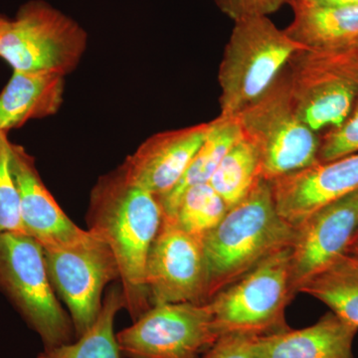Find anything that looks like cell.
Masks as SVG:
<instances>
[{"instance_id": "cell-26", "label": "cell", "mask_w": 358, "mask_h": 358, "mask_svg": "<svg viewBox=\"0 0 358 358\" xmlns=\"http://www.w3.org/2000/svg\"><path fill=\"white\" fill-rule=\"evenodd\" d=\"M258 338L243 333L224 334L202 358H259Z\"/></svg>"}, {"instance_id": "cell-19", "label": "cell", "mask_w": 358, "mask_h": 358, "mask_svg": "<svg viewBox=\"0 0 358 358\" xmlns=\"http://www.w3.org/2000/svg\"><path fill=\"white\" fill-rule=\"evenodd\" d=\"M243 136L237 117L219 115L210 122V129L185 176L166 196L159 199L164 215H171L179 197L193 185L208 183L224 155Z\"/></svg>"}, {"instance_id": "cell-14", "label": "cell", "mask_w": 358, "mask_h": 358, "mask_svg": "<svg viewBox=\"0 0 358 358\" xmlns=\"http://www.w3.org/2000/svg\"><path fill=\"white\" fill-rule=\"evenodd\" d=\"M210 129V122L150 136L122 164L134 183L157 199L166 196L185 176Z\"/></svg>"}, {"instance_id": "cell-15", "label": "cell", "mask_w": 358, "mask_h": 358, "mask_svg": "<svg viewBox=\"0 0 358 358\" xmlns=\"http://www.w3.org/2000/svg\"><path fill=\"white\" fill-rule=\"evenodd\" d=\"M10 169L20 195L25 234L42 246L72 243L87 234L88 230L73 222L49 192L34 157L17 143L10 145Z\"/></svg>"}, {"instance_id": "cell-23", "label": "cell", "mask_w": 358, "mask_h": 358, "mask_svg": "<svg viewBox=\"0 0 358 358\" xmlns=\"http://www.w3.org/2000/svg\"><path fill=\"white\" fill-rule=\"evenodd\" d=\"M227 211L222 197L208 182L187 188L179 197L173 213L164 216L173 218L179 227L193 236L203 239Z\"/></svg>"}, {"instance_id": "cell-16", "label": "cell", "mask_w": 358, "mask_h": 358, "mask_svg": "<svg viewBox=\"0 0 358 358\" xmlns=\"http://www.w3.org/2000/svg\"><path fill=\"white\" fill-rule=\"evenodd\" d=\"M358 327L333 312L301 329H286L257 339L259 358H355Z\"/></svg>"}, {"instance_id": "cell-7", "label": "cell", "mask_w": 358, "mask_h": 358, "mask_svg": "<svg viewBox=\"0 0 358 358\" xmlns=\"http://www.w3.org/2000/svg\"><path fill=\"white\" fill-rule=\"evenodd\" d=\"M88 33L45 0H29L0 38V58L13 71H43L67 76L81 62Z\"/></svg>"}, {"instance_id": "cell-22", "label": "cell", "mask_w": 358, "mask_h": 358, "mask_svg": "<svg viewBox=\"0 0 358 358\" xmlns=\"http://www.w3.org/2000/svg\"><path fill=\"white\" fill-rule=\"evenodd\" d=\"M261 178L258 150L243 136L224 155L209 183L229 210L249 194Z\"/></svg>"}, {"instance_id": "cell-13", "label": "cell", "mask_w": 358, "mask_h": 358, "mask_svg": "<svg viewBox=\"0 0 358 358\" xmlns=\"http://www.w3.org/2000/svg\"><path fill=\"white\" fill-rule=\"evenodd\" d=\"M270 182L278 212L296 227L317 209L358 189V152Z\"/></svg>"}, {"instance_id": "cell-6", "label": "cell", "mask_w": 358, "mask_h": 358, "mask_svg": "<svg viewBox=\"0 0 358 358\" xmlns=\"http://www.w3.org/2000/svg\"><path fill=\"white\" fill-rule=\"evenodd\" d=\"M237 119L245 138L258 150L261 176L266 180L273 181L317 164L320 136L296 114L286 70Z\"/></svg>"}, {"instance_id": "cell-5", "label": "cell", "mask_w": 358, "mask_h": 358, "mask_svg": "<svg viewBox=\"0 0 358 358\" xmlns=\"http://www.w3.org/2000/svg\"><path fill=\"white\" fill-rule=\"evenodd\" d=\"M296 292L292 284L291 247L268 256L210 301L219 334L265 336L289 329L286 308Z\"/></svg>"}, {"instance_id": "cell-2", "label": "cell", "mask_w": 358, "mask_h": 358, "mask_svg": "<svg viewBox=\"0 0 358 358\" xmlns=\"http://www.w3.org/2000/svg\"><path fill=\"white\" fill-rule=\"evenodd\" d=\"M294 233L277 210L270 181L261 178L202 239L208 268V301L268 256L292 247Z\"/></svg>"}, {"instance_id": "cell-18", "label": "cell", "mask_w": 358, "mask_h": 358, "mask_svg": "<svg viewBox=\"0 0 358 358\" xmlns=\"http://www.w3.org/2000/svg\"><path fill=\"white\" fill-rule=\"evenodd\" d=\"M289 4L294 20L285 31L296 43L307 50L327 53L358 50V6Z\"/></svg>"}, {"instance_id": "cell-3", "label": "cell", "mask_w": 358, "mask_h": 358, "mask_svg": "<svg viewBox=\"0 0 358 358\" xmlns=\"http://www.w3.org/2000/svg\"><path fill=\"white\" fill-rule=\"evenodd\" d=\"M303 50L307 49L268 16L235 21L219 67L220 115L237 117L272 87Z\"/></svg>"}, {"instance_id": "cell-1", "label": "cell", "mask_w": 358, "mask_h": 358, "mask_svg": "<svg viewBox=\"0 0 358 358\" xmlns=\"http://www.w3.org/2000/svg\"><path fill=\"white\" fill-rule=\"evenodd\" d=\"M162 218L157 197L131 181L121 166L100 176L92 188L88 230L112 250L119 266L124 310L134 320L152 307L145 268Z\"/></svg>"}, {"instance_id": "cell-11", "label": "cell", "mask_w": 358, "mask_h": 358, "mask_svg": "<svg viewBox=\"0 0 358 358\" xmlns=\"http://www.w3.org/2000/svg\"><path fill=\"white\" fill-rule=\"evenodd\" d=\"M145 284L150 306L208 303V268L202 239L164 215L148 253Z\"/></svg>"}, {"instance_id": "cell-27", "label": "cell", "mask_w": 358, "mask_h": 358, "mask_svg": "<svg viewBox=\"0 0 358 358\" xmlns=\"http://www.w3.org/2000/svg\"><path fill=\"white\" fill-rule=\"evenodd\" d=\"M219 8L233 20L268 16L286 3V0H215Z\"/></svg>"}, {"instance_id": "cell-17", "label": "cell", "mask_w": 358, "mask_h": 358, "mask_svg": "<svg viewBox=\"0 0 358 358\" xmlns=\"http://www.w3.org/2000/svg\"><path fill=\"white\" fill-rule=\"evenodd\" d=\"M65 76L43 71H13L0 92V131L57 114L64 103Z\"/></svg>"}, {"instance_id": "cell-31", "label": "cell", "mask_w": 358, "mask_h": 358, "mask_svg": "<svg viewBox=\"0 0 358 358\" xmlns=\"http://www.w3.org/2000/svg\"><path fill=\"white\" fill-rule=\"evenodd\" d=\"M355 58H357V65H358V50L357 52H355Z\"/></svg>"}, {"instance_id": "cell-20", "label": "cell", "mask_w": 358, "mask_h": 358, "mask_svg": "<svg viewBox=\"0 0 358 358\" xmlns=\"http://www.w3.org/2000/svg\"><path fill=\"white\" fill-rule=\"evenodd\" d=\"M299 293L324 303L331 312L358 327V258L343 254L303 282Z\"/></svg>"}, {"instance_id": "cell-25", "label": "cell", "mask_w": 358, "mask_h": 358, "mask_svg": "<svg viewBox=\"0 0 358 358\" xmlns=\"http://www.w3.org/2000/svg\"><path fill=\"white\" fill-rule=\"evenodd\" d=\"M357 152L358 101L343 124L320 136L317 164H326Z\"/></svg>"}, {"instance_id": "cell-24", "label": "cell", "mask_w": 358, "mask_h": 358, "mask_svg": "<svg viewBox=\"0 0 358 358\" xmlns=\"http://www.w3.org/2000/svg\"><path fill=\"white\" fill-rule=\"evenodd\" d=\"M10 145L7 134L0 131V235L24 233L20 195L10 169Z\"/></svg>"}, {"instance_id": "cell-29", "label": "cell", "mask_w": 358, "mask_h": 358, "mask_svg": "<svg viewBox=\"0 0 358 358\" xmlns=\"http://www.w3.org/2000/svg\"><path fill=\"white\" fill-rule=\"evenodd\" d=\"M345 254L357 257L358 258V227L355 231V234L350 240V244H348V249H346Z\"/></svg>"}, {"instance_id": "cell-10", "label": "cell", "mask_w": 358, "mask_h": 358, "mask_svg": "<svg viewBox=\"0 0 358 358\" xmlns=\"http://www.w3.org/2000/svg\"><path fill=\"white\" fill-rule=\"evenodd\" d=\"M210 306H152L117 334L122 357L202 358L219 338Z\"/></svg>"}, {"instance_id": "cell-4", "label": "cell", "mask_w": 358, "mask_h": 358, "mask_svg": "<svg viewBox=\"0 0 358 358\" xmlns=\"http://www.w3.org/2000/svg\"><path fill=\"white\" fill-rule=\"evenodd\" d=\"M0 292L38 334L45 350L77 338L69 313L52 286L43 247L25 233L0 235Z\"/></svg>"}, {"instance_id": "cell-32", "label": "cell", "mask_w": 358, "mask_h": 358, "mask_svg": "<svg viewBox=\"0 0 358 358\" xmlns=\"http://www.w3.org/2000/svg\"><path fill=\"white\" fill-rule=\"evenodd\" d=\"M286 2H287V0H286Z\"/></svg>"}, {"instance_id": "cell-8", "label": "cell", "mask_w": 358, "mask_h": 358, "mask_svg": "<svg viewBox=\"0 0 358 358\" xmlns=\"http://www.w3.org/2000/svg\"><path fill=\"white\" fill-rule=\"evenodd\" d=\"M355 52H299L287 67L289 95L301 121L320 133L345 121L358 101Z\"/></svg>"}, {"instance_id": "cell-9", "label": "cell", "mask_w": 358, "mask_h": 358, "mask_svg": "<svg viewBox=\"0 0 358 358\" xmlns=\"http://www.w3.org/2000/svg\"><path fill=\"white\" fill-rule=\"evenodd\" d=\"M42 247L52 286L64 301L78 338L98 319L106 287L120 282L117 260L108 244L89 230L72 243Z\"/></svg>"}, {"instance_id": "cell-28", "label": "cell", "mask_w": 358, "mask_h": 358, "mask_svg": "<svg viewBox=\"0 0 358 358\" xmlns=\"http://www.w3.org/2000/svg\"><path fill=\"white\" fill-rule=\"evenodd\" d=\"M288 3L307 4L315 6H358V0H287Z\"/></svg>"}, {"instance_id": "cell-12", "label": "cell", "mask_w": 358, "mask_h": 358, "mask_svg": "<svg viewBox=\"0 0 358 358\" xmlns=\"http://www.w3.org/2000/svg\"><path fill=\"white\" fill-rule=\"evenodd\" d=\"M358 227V189L317 209L296 227L291 247L294 292L345 254Z\"/></svg>"}, {"instance_id": "cell-30", "label": "cell", "mask_w": 358, "mask_h": 358, "mask_svg": "<svg viewBox=\"0 0 358 358\" xmlns=\"http://www.w3.org/2000/svg\"><path fill=\"white\" fill-rule=\"evenodd\" d=\"M9 20L6 15L0 14V38H1L2 34H3L4 30L6 29L7 25H8Z\"/></svg>"}, {"instance_id": "cell-21", "label": "cell", "mask_w": 358, "mask_h": 358, "mask_svg": "<svg viewBox=\"0 0 358 358\" xmlns=\"http://www.w3.org/2000/svg\"><path fill=\"white\" fill-rule=\"evenodd\" d=\"M124 308L121 285L113 286L103 296L100 315L77 341L47 348L37 358H122L115 334V317Z\"/></svg>"}]
</instances>
